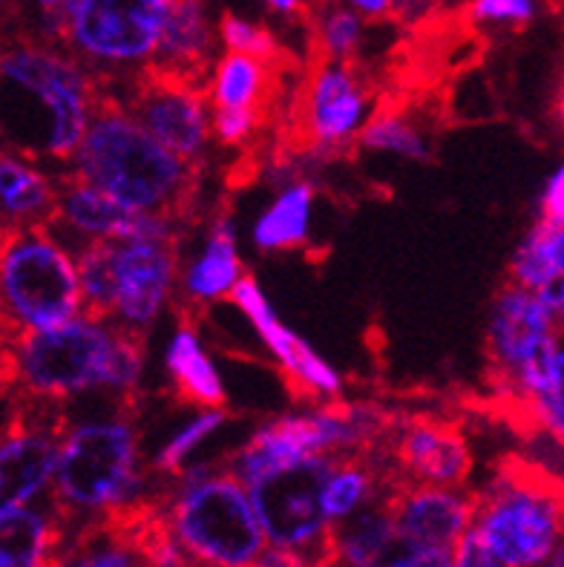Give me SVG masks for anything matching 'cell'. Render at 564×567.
<instances>
[{
	"label": "cell",
	"instance_id": "cell-1",
	"mask_svg": "<svg viewBox=\"0 0 564 567\" xmlns=\"http://www.w3.org/2000/svg\"><path fill=\"white\" fill-rule=\"evenodd\" d=\"M86 412L66 406L50 496L64 522V542L84 527L158 496L165 482L144 467L139 395H84Z\"/></svg>",
	"mask_w": 564,
	"mask_h": 567
},
{
	"label": "cell",
	"instance_id": "cell-2",
	"mask_svg": "<svg viewBox=\"0 0 564 567\" xmlns=\"http://www.w3.org/2000/svg\"><path fill=\"white\" fill-rule=\"evenodd\" d=\"M99 101V79L43 32H0V151L64 171Z\"/></svg>",
	"mask_w": 564,
	"mask_h": 567
},
{
	"label": "cell",
	"instance_id": "cell-3",
	"mask_svg": "<svg viewBox=\"0 0 564 567\" xmlns=\"http://www.w3.org/2000/svg\"><path fill=\"white\" fill-rule=\"evenodd\" d=\"M490 381L501 401L562 441L564 430V354H562V286L547 291L504 282L495 291L486 329Z\"/></svg>",
	"mask_w": 564,
	"mask_h": 567
},
{
	"label": "cell",
	"instance_id": "cell-4",
	"mask_svg": "<svg viewBox=\"0 0 564 567\" xmlns=\"http://www.w3.org/2000/svg\"><path fill=\"white\" fill-rule=\"evenodd\" d=\"M64 171L122 202L124 208L182 225L193 214L202 179L199 165H191L158 144L113 95L101 90L84 138Z\"/></svg>",
	"mask_w": 564,
	"mask_h": 567
},
{
	"label": "cell",
	"instance_id": "cell-5",
	"mask_svg": "<svg viewBox=\"0 0 564 567\" xmlns=\"http://www.w3.org/2000/svg\"><path fill=\"white\" fill-rule=\"evenodd\" d=\"M147 360L142 334L81 311L66 323L12 338L18 395L72 401L84 395H139Z\"/></svg>",
	"mask_w": 564,
	"mask_h": 567
},
{
	"label": "cell",
	"instance_id": "cell-6",
	"mask_svg": "<svg viewBox=\"0 0 564 567\" xmlns=\"http://www.w3.org/2000/svg\"><path fill=\"white\" fill-rule=\"evenodd\" d=\"M185 225L115 239H90L75 251L84 311L133 334H147L176 297Z\"/></svg>",
	"mask_w": 564,
	"mask_h": 567
},
{
	"label": "cell",
	"instance_id": "cell-7",
	"mask_svg": "<svg viewBox=\"0 0 564 567\" xmlns=\"http://www.w3.org/2000/svg\"><path fill=\"white\" fill-rule=\"evenodd\" d=\"M191 567H250L268 542L245 487L228 467H185L156 496Z\"/></svg>",
	"mask_w": 564,
	"mask_h": 567
},
{
	"label": "cell",
	"instance_id": "cell-8",
	"mask_svg": "<svg viewBox=\"0 0 564 567\" xmlns=\"http://www.w3.org/2000/svg\"><path fill=\"white\" fill-rule=\"evenodd\" d=\"M472 527L501 567H536L562 550V482L539 464L504 458L475 493Z\"/></svg>",
	"mask_w": 564,
	"mask_h": 567
},
{
	"label": "cell",
	"instance_id": "cell-9",
	"mask_svg": "<svg viewBox=\"0 0 564 567\" xmlns=\"http://www.w3.org/2000/svg\"><path fill=\"white\" fill-rule=\"evenodd\" d=\"M84 311L75 257L47 225H0V323L43 331Z\"/></svg>",
	"mask_w": 564,
	"mask_h": 567
},
{
	"label": "cell",
	"instance_id": "cell-10",
	"mask_svg": "<svg viewBox=\"0 0 564 567\" xmlns=\"http://www.w3.org/2000/svg\"><path fill=\"white\" fill-rule=\"evenodd\" d=\"M167 9L171 0H70L47 29L99 86H115L151 66Z\"/></svg>",
	"mask_w": 564,
	"mask_h": 567
},
{
	"label": "cell",
	"instance_id": "cell-11",
	"mask_svg": "<svg viewBox=\"0 0 564 567\" xmlns=\"http://www.w3.org/2000/svg\"><path fill=\"white\" fill-rule=\"evenodd\" d=\"M331 461V455H306L265 470L245 484L268 547L300 556L308 567L329 559L331 525L322 513L320 489Z\"/></svg>",
	"mask_w": 564,
	"mask_h": 567
},
{
	"label": "cell",
	"instance_id": "cell-12",
	"mask_svg": "<svg viewBox=\"0 0 564 567\" xmlns=\"http://www.w3.org/2000/svg\"><path fill=\"white\" fill-rule=\"evenodd\" d=\"M378 110L372 79L355 61L311 58L294 104V133L306 153L335 156L358 144Z\"/></svg>",
	"mask_w": 564,
	"mask_h": 567
},
{
	"label": "cell",
	"instance_id": "cell-13",
	"mask_svg": "<svg viewBox=\"0 0 564 567\" xmlns=\"http://www.w3.org/2000/svg\"><path fill=\"white\" fill-rule=\"evenodd\" d=\"M99 90L104 95H113L136 118L139 127L147 130L167 151L191 165L205 167V158L214 144L205 86L173 79L147 66L124 84L99 86Z\"/></svg>",
	"mask_w": 564,
	"mask_h": 567
},
{
	"label": "cell",
	"instance_id": "cell-14",
	"mask_svg": "<svg viewBox=\"0 0 564 567\" xmlns=\"http://www.w3.org/2000/svg\"><path fill=\"white\" fill-rule=\"evenodd\" d=\"M64 424L61 401L18 395L12 426L0 435V516L50 493Z\"/></svg>",
	"mask_w": 564,
	"mask_h": 567
},
{
	"label": "cell",
	"instance_id": "cell-15",
	"mask_svg": "<svg viewBox=\"0 0 564 567\" xmlns=\"http://www.w3.org/2000/svg\"><path fill=\"white\" fill-rule=\"evenodd\" d=\"M386 458L398 482L464 487L472 473V450L464 430L438 415L394 421L386 439Z\"/></svg>",
	"mask_w": 564,
	"mask_h": 567
},
{
	"label": "cell",
	"instance_id": "cell-16",
	"mask_svg": "<svg viewBox=\"0 0 564 567\" xmlns=\"http://www.w3.org/2000/svg\"><path fill=\"white\" fill-rule=\"evenodd\" d=\"M236 309L248 317V323L259 334L268 352L279 363V369L286 372V381L297 398H306L311 403L335 401L343 392V378L331 363L320 358L302 338H297L274 311L271 300L265 297L259 282L245 274L243 280L236 282V288L228 297Z\"/></svg>",
	"mask_w": 564,
	"mask_h": 567
},
{
	"label": "cell",
	"instance_id": "cell-17",
	"mask_svg": "<svg viewBox=\"0 0 564 567\" xmlns=\"http://www.w3.org/2000/svg\"><path fill=\"white\" fill-rule=\"evenodd\" d=\"M162 223H173V219L124 208L122 202H115L113 196L72 171L55 173V216L47 223V228L70 248L72 257L90 239L130 237V234L158 228Z\"/></svg>",
	"mask_w": 564,
	"mask_h": 567
},
{
	"label": "cell",
	"instance_id": "cell-18",
	"mask_svg": "<svg viewBox=\"0 0 564 567\" xmlns=\"http://www.w3.org/2000/svg\"><path fill=\"white\" fill-rule=\"evenodd\" d=\"M400 547H455L472 525L475 493L464 487L394 482L389 489Z\"/></svg>",
	"mask_w": 564,
	"mask_h": 567
},
{
	"label": "cell",
	"instance_id": "cell-19",
	"mask_svg": "<svg viewBox=\"0 0 564 567\" xmlns=\"http://www.w3.org/2000/svg\"><path fill=\"white\" fill-rule=\"evenodd\" d=\"M245 274L248 271H245L239 248H236L234 219H230L228 210H216L205 243L180 271L173 302L180 306V315L191 320L196 311L207 309V306H214L219 300H228L230 291Z\"/></svg>",
	"mask_w": 564,
	"mask_h": 567
},
{
	"label": "cell",
	"instance_id": "cell-20",
	"mask_svg": "<svg viewBox=\"0 0 564 567\" xmlns=\"http://www.w3.org/2000/svg\"><path fill=\"white\" fill-rule=\"evenodd\" d=\"M216 47L219 35L207 12V0H171L151 70L205 86L216 61Z\"/></svg>",
	"mask_w": 564,
	"mask_h": 567
},
{
	"label": "cell",
	"instance_id": "cell-21",
	"mask_svg": "<svg viewBox=\"0 0 564 567\" xmlns=\"http://www.w3.org/2000/svg\"><path fill=\"white\" fill-rule=\"evenodd\" d=\"M286 64H268L243 52L216 55L205 84L207 104L211 110H250L268 118L277 104Z\"/></svg>",
	"mask_w": 564,
	"mask_h": 567
},
{
	"label": "cell",
	"instance_id": "cell-22",
	"mask_svg": "<svg viewBox=\"0 0 564 567\" xmlns=\"http://www.w3.org/2000/svg\"><path fill=\"white\" fill-rule=\"evenodd\" d=\"M389 489L329 527V561L340 567H383L392 559L400 542Z\"/></svg>",
	"mask_w": 564,
	"mask_h": 567
},
{
	"label": "cell",
	"instance_id": "cell-23",
	"mask_svg": "<svg viewBox=\"0 0 564 567\" xmlns=\"http://www.w3.org/2000/svg\"><path fill=\"white\" fill-rule=\"evenodd\" d=\"M64 547V522L52 496L0 516V567H52Z\"/></svg>",
	"mask_w": 564,
	"mask_h": 567
},
{
	"label": "cell",
	"instance_id": "cell-24",
	"mask_svg": "<svg viewBox=\"0 0 564 567\" xmlns=\"http://www.w3.org/2000/svg\"><path fill=\"white\" fill-rule=\"evenodd\" d=\"M55 216V173L0 151V225H47Z\"/></svg>",
	"mask_w": 564,
	"mask_h": 567
},
{
	"label": "cell",
	"instance_id": "cell-25",
	"mask_svg": "<svg viewBox=\"0 0 564 567\" xmlns=\"http://www.w3.org/2000/svg\"><path fill=\"white\" fill-rule=\"evenodd\" d=\"M165 367L171 374L176 395L185 403H193L199 410H219L228 401L225 383H222L219 369L207 358L205 346L199 340V331L193 329L191 320L182 317L180 329L173 331L171 343L165 352Z\"/></svg>",
	"mask_w": 564,
	"mask_h": 567
},
{
	"label": "cell",
	"instance_id": "cell-26",
	"mask_svg": "<svg viewBox=\"0 0 564 567\" xmlns=\"http://www.w3.org/2000/svg\"><path fill=\"white\" fill-rule=\"evenodd\" d=\"M317 187L308 179H291L279 187L271 205L254 223V245L265 254H283L306 248L311 239Z\"/></svg>",
	"mask_w": 564,
	"mask_h": 567
},
{
	"label": "cell",
	"instance_id": "cell-27",
	"mask_svg": "<svg viewBox=\"0 0 564 567\" xmlns=\"http://www.w3.org/2000/svg\"><path fill=\"white\" fill-rule=\"evenodd\" d=\"M52 567H147L127 513L84 527L64 542Z\"/></svg>",
	"mask_w": 564,
	"mask_h": 567
},
{
	"label": "cell",
	"instance_id": "cell-28",
	"mask_svg": "<svg viewBox=\"0 0 564 567\" xmlns=\"http://www.w3.org/2000/svg\"><path fill=\"white\" fill-rule=\"evenodd\" d=\"M564 274V223L539 216L530 225L510 259V282L527 291H547L562 286Z\"/></svg>",
	"mask_w": 564,
	"mask_h": 567
},
{
	"label": "cell",
	"instance_id": "cell-29",
	"mask_svg": "<svg viewBox=\"0 0 564 567\" xmlns=\"http://www.w3.org/2000/svg\"><path fill=\"white\" fill-rule=\"evenodd\" d=\"M311 58L326 61H355L363 47L366 21L343 0H317L306 14Z\"/></svg>",
	"mask_w": 564,
	"mask_h": 567
},
{
	"label": "cell",
	"instance_id": "cell-30",
	"mask_svg": "<svg viewBox=\"0 0 564 567\" xmlns=\"http://www.w3.org/2000/svg\"><path fill=\"white\" fill-rule=\"evenodd\" d=\"M360 147L375 153H389V156L412 158V162H429L432 158V142L427 138L412 115L398 107H378L372 118L366 122L358 136Z\"/></svg>",
	"mask_w": 564,
	"mask_h": 567
},
{
	"label": "cell",
	"instance_id": "cell-31",
	"mask_svg": "<svg viewBox=\"0 0 564 567\" xmlns=\"http://www.w3.org/2000/svg\"><path fill=\"white\" fill-rule=\"evenodd\" d=\"M225 424H228V412H225V406H219V410H202L199 415L191 417V421H187L171 441H165V446L153 455L151 473L156 475V478H173V475H180L182 470L187 467L191 455L196 453L211 435H216Z\"/></svg>",
	"mask_w": 564,
	"mask_h": 567
},
{
	"label": "cell",
	"instance_id": "cell-32",
	"mask_svg": "<svg viewBox=\"0 0 564 567\" xmlns=\"http://www.w3.org/2000/svg\"><path fill=\"white\" fill-rule=\"evenodd\" d=\"M216 35H219L225 52H243V55L259 58V61H268V64H286L288 61L286 50L279 47L271 29L263 27V23L245 21L234 12L222 14L219 23H216Z\"/></svg>",
	"mask_w": 564,
	"mask_h": 567
},
{
	"label": "cell",
	"instance_id": "cell-33",
	"mask_svg": "<svg viewBox=\"0 0 564 567\" xmlns=\"http://www.w3.org/2000/svg\"><path fill=\"white\" fill-rule=\"evenodd\" d=\"M466 18L481 27H510L524 29L536 21V0H470L466 3Z\"/></svg>",
	"mask_w": 564,
	"mask_h": 567
},
{
	"label": "cell",
	"instance_id": "cell-34",
	"mask_svg": "<svg viewBox=\"0 0 564 567\" xmlns=\"http://www.w3.org/2000/svg\"><path fill=\"white\" fill-rule=\"evenodd\" d=\"M265 122V115L250 110H211V136L222 147H243L257 136Z\"/></svg>",
	"mask_w": 564,
	"mask_h": 567
},
{
	"label": "cell",
	"instance_id": "cell-35",
	"mask_svg": "<svg viewBox=\"0 0 564 567\" xmlns=\"http://www.w3.org/2000/svg\"><path fill=\"white\" fill-rule=\"evenodd\" d=\"M452 567H501V561L490 554L475 527H466V533L452 547Z\"/></svg>",
	"mask_w": 564,
	"mask_h": 567
},
{
	"label": "cell",
	"instance_id": "cell-36",
	"mask_svg": "<svg viewBox=\"0 0 564 567\" xmlns=\"http://www.w3.org/2000/svg\"><path fill=\"white\" fill-rule=\"evenodd\" d=\"M383 567H452V547H398Z\"/></svg>",
	"mask_w": 564,
	"mask_h": 567
},
{
	"label": "cell",
	"instance_id": "cell-37",
	"mask_svg": "<svg viewBox=\"0 0 564 567\" xmlns=\"http://www.w3.org/2000/svg\"><path fill=\"white\" fill-rule=\"evenodd\" d=\"M343 3L355 9L363 21H389L407 9L418 7L421 0H343Z\"/></svg>",
	"mask_w": 564,
	"mask_h": 567
},
{
	"label": "cell",
	"instance_id": "cell-38",
	"mask_svg": "<svg viewBox=\"0 0 564 567\" xmlns=\"http://www.w3.org/2000/svg\"><path fill=\"white\" fill-rule=\"evenodd\" d=\"M539 216L544 219H553V223H564V171H553V176L547 179L542 190V199H539Z\"/></svg>",
	"mask_w": 564,
	"mask_h": 567
},
{
	"label": "cell",
	"instance_id": "cell-39",
	"mask_svg": "<svg viewBox=\"0 0 564 567\" xmlns=\"http://www.w3.org/2000/svg\"><path fill=\"white\" fill-rule=\"evenodd\" d=\"M315 3L317 0H265V7L288 21H306V14L315 9Z\"/></svg>",
	"mask_w": 564,
	"mask_h": 567
},
{
	"label": "cell",
	"instance_id": "cell-40",
	"mask_svg": "<svg viewBox=\"0 0 564 567\" xmlns=\"http://www.w3.org/2000/svg\"><path fill=\"white\" fill-rule=\"evenodd\" d=\"M250 567H308L300 556L288 554V550H279V547H265L259 559Z\"/></svg>",
	"mask_w": 564,
	"mask_h": 567
},
{
	"label": "cell",
	"instance_id": "cell-41",
	"mask_svg": "<svg viewBox=\"0 0 564 567\" xmlns=\"http://www.w3.org/2000/svg\"><path fill=\"white\" fill-rule=\"evenodd\" d=\"M14 412H18V392L0 386V435L12 426Z\"/></svg>",
	"mask_w": 564,
	"mask_h": 567
},
{
	"label": "cell",
	"instance_id": "cell-42",
	"mask_svg": "<svg viewBox=\"0 0 564 567\" xmlns=\"http://www.w3.org/2000/svg\"><path fill=\"white\" fill-rule=\"evenodd\" d=\"M35 3L43 9V14H47V21H50L52 14L61 12V9H64L66 3H70V0H35Z\"/></svg>",
	"mask_w": 564,
	"mask_h": 567
},
{
	"label": "cell",
	"instance_id": "cell-43",
	"mask_svg": "<svg viewBox=\"0 0 564 567\" xmlns=\"http://www.w3.org/2000/svg\"><path fill=\"white\" fill-rule=\"evenodd\" d=\"M536 567H564V561H562V550H558L556 556H551V559H547V561H542V565H536Z\"/></svg>",
	"mask_w": 564,
	"mask_h": 567
},
{
	"label": "cell",
	"instance_id": "cell-44",
	"mask_svg": "<svg viewBox=\"0 0 564 567\" xmlns=\"http://www.w3.org/2000/svg\"><path fill=\"white\" fill-rule=\"evenodd\" d=\"M315 567H340V565H335V561L326 559V561H320V565H315Z\"/></svg>",
	"mask_w": 564,
	"mask_h": 567
},
{
	"label": "cell",
	"instance_id": "cell-45",
	"mask_svg": "<svg viewBox=\"0 0 564 567\" xmlns=\"http://www.w3.org/2000/svg\"><path fill=\"white\" fill-rule=\"evenodd\" d=\"M547 3H551V7H556V3H558V0H547Z\"/></svg>",
	"mask_w": 564,
	"mask_h": 567
},
{
	"label": "cell",
	"instance_id": "cell-46",
	"mask_svg": "<svg viewBox=\"0 0 564 567\" xmlns=\"http://www.w3.org/2000/svg\"><path fill=\"white\" fill-rule=\"evenodd\" d=\"M0 326H3V323H0Z\"/></svg>",
	"mask_w": 564,
	"mask_h": 567
}]
</instances>
